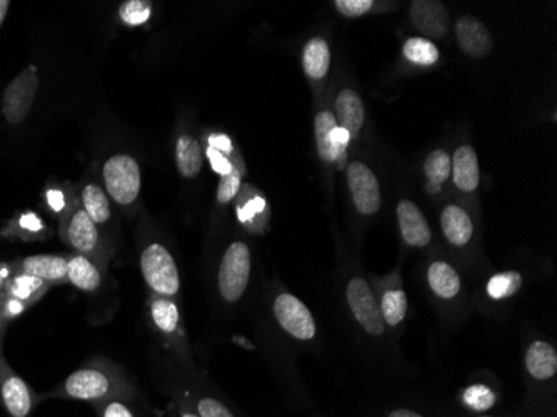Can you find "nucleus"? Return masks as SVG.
Segmentation results:
<instances>
[{"mask_svg": "<svg viewBox=\"0 0 557 417\" xmlns=\"http://www.w3.org/2000/svg\"><path fill=\"white\" fill-rule=\"evenodd\" d=\"M522 282L524 279L519 271L497 272L487 279L484 293L493 303H503V301L511 299L521 291Z\"/></svg>", "mask_w": 557, "mask_h": 417, "instance_id": "33", "label": "nucleus"}, {"mask_svg": "<svg viewBox=\"0 0 557 417\" xmlns=\"http://www.w3.org/2000/svg\"><path fill=\"white\" fill-rule=\"evenodd\" d=\"M334 5L346 17H361L371 11L374 2L372 0H336Z\"/></svg>", "mask_w": 557, "mask_h": 417, "instance_id": "39", "label": "nucleus"}, {"mask_svg": "<svg viewBox=\"0 0 557 417\" xmlns=\"http://www.w3.org/2000/svg\"><path fill=\"white\" fill-rule=\"evenodd\" d=\"M459 46L471 58H484L493 50V39L486 25L471 15H462L456 22Z\"/></svg>", "mask_w": 557, "mask_h": 417, "instance_id": "19", "label": "nucleus"}, {"mask_svg": "<svg viewBox=\"0 0 557 417\" xmlns=\"http://www.w3.org/2000/svg\"><path fill=\"white\" fill-rule=\"evenodd\" d=\"M304 72L309 79L321 81L327 75L331 68V49L322 37H314L304 47Z\"/></svg>", "mask_w": 557, "mask_h": 417, "instance_id": "31", "label": "nucleus"}, {"mask_svg": "<svg viewBox=\"0 0 557 417\" xmlns=\"http://www.w3.org/2000/svg\"><path fill=\"white\" fill-rule=\"evenodd\" d=\"M429 291L441 303H456L465 293L461 272L446 259L431 260L425 269Z\"/></svg>", "mask_w": 557, "mask_h": 417, "instance_id": "15", "label": "nucleus"}, {"mask_svg": "<svg viewBox=\"0 0 557 417\" xmlns=\"http://www.w3.org/2000/svg\"><path fill=\"white\" fill-rule=\"evenodd\" d=\"M146 310L150 329L161 339L164 347L172 351L181 363L190 368L193 360H190L189 341H187L183 312L177 299L147 293Z\"/></svg>", "mask_w": 557, "mask_h": 417, "instance_id": "4", "label": "nucleus"}, {"mask_svg": "<svg viewBox=\"0 0 557 417\" xmlns=\"http://www.w3.org/2000/svg\"><path fill=\"white\" fill-rule=\"evenodd\" d=\"M250 279H252V250L244 241H234L222 253L218 275H215V285L222 303H239L249 290Z\"/></svg>", "mask_w": 557, "mask_h": 417, "instance_id": "5", "label": "nucleus"}, {"mask_svg": "<svg viewBox=\"0 0 557 417\" xmlns=\"http://www.w3.org/2000/svg\"><path fill=\"white\" fill-rule=\"evenodd\" d=\"M37 397L17 372L12 369L4 356H0V403L11 417H30Z\"/></svg>", "mask_w": 557, "mask_h": 417, "instance_id": "11", "label": "nucleus"}, {"mask_svg": "<svg viewBox=\"0 0 557 417\" xmlns=\"http://www.w3.org/2000/svg\"><path fill=\"white\" fill-rule=\"evenodd\" d=\"M139 266L140 274H143L149 293L180 299V268H177V262H175L171 250L164 244L159 241H149L144 244L140 247Z\"/></svg>", "mask_w": 557, "mask_h": 417, "instance_id": "6", "label": "nucleus"}, {"mask_svg": "<svg viewBox=\"0 0 557 417\" xmlns=\"http://www.w3.org/2000/svg\"><path fill=\"white\" fill-rule=\"evenodd\" d=\"M453 162L454 184L462 193H472L478 189L479 181H481V174H479V161L478 154L472 149L471 146H461L456 152L454 158L450 159Z\"/></svg>", "mask_w": 557, "mask_h": 417, "instance_id": "29", "label": "nucleus"}, {"mask_svg": "<svg viewBox=\"0 0 557 417\" xmlns=\"http://www.w3.org/2000/svg\"><path fill=\"white\" fill-rule=\"evenodd\" d=\"M152 15V4L147 0H127L119 8V17L129 27L147 24Z\"/></svg>", "mask_w": 557, "mask_h": 417, "instance_id": "36", "label": "nucleus"}, {"mask_svg": "<svg viewBox=\"0 0 557 417\" xmlns=\"http://www.w3.org/2000/svg\"><path fill=\"white\" fill-rule=\"evenodd\" d=\"M9 322L0 316V356H2V349H4V338L8 332Z\"/></svg>", "mask_w": 557, "mask_h": 417, "instance_id": "46", "label": "nucleus"}, {"mask_svg": "<svg viewBox=\"0 0 557 417\" xmlns=\"http://www.w3.org/2000/svg\"><path fill=\"white\" fill-rule=\"evenodd\" d=\"M27 309L29 307L25 306L21 301L14 299V297L5 296V294H2V297H0V316L8 322L21 318Z\"/></svg>", "mask_w": 557, "mask_h": 417, "instance_id": "41", "label": "nucleus"}, {"mask_svg": "<svg viewBox=\"0 0 557 417\" xmlns=\"http://www.w3.org/2000/svg\"><path fill=\"white\" fill-rule=\"evenodd\" d=\"M183 394L190 401L200 417H239L233 406L214 393L202 391V389H196V391L186 389Z\"/></svg>", "mask_w": 557, "mask_h": 417, "instance_id": "32", "label": "nucleus"}, {"mask_svg": "<svg viewBox=\"0 0 557 417\" xmlns=\"http://www.w3.org/2000/svg\"><path fill=\"white\" fill-rule=\"evenodd\" d=\"M208 146L214 147V149L221 150V152L227 154V156L236 154L233 140H231L230 136H225V134H212V136H209Z\"/></svg>", "mask_w": 557, "mask_h": 417, "instance_id": "43", "label": "nucleus"}, {"mask_svg": "<svg viewBox=\"0 0 557 417\" xmlns=\"http://www.w3.org/2000/svg\"><path fill=\"white\" fill-rule=\"evenodd\" d=\"M528 400L515 417H557V351L546 339H534L524 353Z\"/></svg>", "mask_w": 557, "mask_h": 417, "instance_id": "2", "label": "nucleus"}, {"mask_svg": "<svg viewBox=\"0 0 557 417\" xmlns=\"http://www.w3.org/2000/svg\"><path fill=\"white\" fill-rule=\"evenodd\" d=\"M49 284L34 278V275L24 274V272H12L4 282L5 296L21 301L29 309L40 303V299L49 293Z\"/></svg>", "mask_w": 557, "mask_h": 417, "instance_id": "28", "label": "nucleus"}, {"mask_svg": "<svg viewBox=\"0 0 557 417\" xmlns=\"http://www.w3.org/2000/svg\"><path fill=\"white\" fill-rule=\"evenodd\" d=\"M0 236L21 241H46L52 236V229L44 221L42 216L24 211L9 219L8 224L0 229Z\"/></svg>", "mask_w": 557, "mask_h": 417, "instance_id": "25", "label": "nucleus"}, {"mask_svg": "<svg viewBox=\"0 0 557 417\" xmlns=\"http://www.w3.org/2000/svg\"><path fill=\"white\" fill-rule=\"evenodd\" d=\"M347 182L359 214L374 216L381 209V189L374 172L364 162H352L347 168Z\"/></svg>", "mask_w": 557, "mask_h": 417, "instance_id": "13", "label": "nucleus"}, {"mask_svg": "<svg viewBox=\"0 0 557 417\" xmlns=\"http://www.w3.org/2000/svg\"><path fill=\"white\" fill-rule=\"evenodd\" d=\"M336 121L339 127L349 133V136H358L364 125V102L356 90L343 89L337 94Z\"/></svg>", "mask_w": 557, "mask_h": 417, "instance_id": "27", "label": "nucleus"}, {"mask_svg": "<svg viewBox=\"0 0 557 417\" xmlns=\"http://www.w3.org/2000/svg\"><path fill=\"white\" fill-rule=\"evenodd\" d=\"M272 318L284 334L297 343H311L318 335V324L311 310L299 297L278 291L271 304Z\"/></svg>", "mask_w": 557, "mask_h": 417, "instance_id": "10", "label": "nucleus"}, {"mask_svg": "<svg viewBox=\"0 0 557 417\" xmlns=\"http://www.w3.org/2000/svg\"><path fill=\"white\" fill-rule=\"evenodd\" d=\"M500 391L490 381H472L459 393V409L465 414H487L499 404Z\"/></svg>", "mask_w": 557, "mask_h": 417, "instance_id": "22", "label": "nucleus"}, {"mask_svg": "<svg viewBox=\"0 0 557 417\" xmlns=\"http://www.w3.org/2000/svg\"><path fill=\"white\" fill-rule=\"evenodd\" d=\"M102 181L109 199L122 209H134L139 203L143 175L139 162L131 154H114L102 165Z\"/></svg>", "mask_w": 557, "mask_h": 417, "instance_id": "7", "label": "nucleus"}, {"mask_svg": "<svg viewBox=\"0 0 557 417\" xmlns=\"http://www.w3.org/2000/svg\"><path fill=\"white\" fill-rule=\"evenodd\" d=\"M11 5L12 4L9 0H0V29H2V25H4L5 19H8Z\"/></svg>", "mask_w": 557, "mask_h": 417, "instance_id": "45", "label": "nucleus"}, {"mask_svg": "<svg viewBox=\"0 0 557 417\" xmlns=\"http://www.w3.org/2000/svg\"><path fill=\"white\" fill-rule=\"evenodd\" d=\"M441 228H443L444 237L449 246L456 247V249H466L474 240L475 231L472 219L461 206H456V204L444 207L443 214H441Z\"/></svg>", "mask_w": 557, "mask_h": 417, "instance_id": "21", "label": "nucleus"}, {"mask_svg": "<svg viewBox=\"0 0 557 417\" xmlns=\"http://www.w3.org/2000/svg\"><path fill=\"white\" fill-rule=\"evenodd\" d=\"M453 171V162L446 150L437 149L429 154L424 162V172L429 179V189L440 191L444 182L450 177Z\"/></svg>", "mask_w": 557, "mask_h": 417, "instance_id": "34", "label": "nucleus"}, {"mask_svg": "<svg viewBox=\"0 0 557 417\" xmlns=\"http://www.w3.org/2000/svg\"><path fill=\"white\" fill-rule=\"evenodd\" d=\"M404 56L412 64L433 65L440 61V50L424 37H412L404 44Z\"/></svg>", "mask_w": 557, "mask_h": 417, "instance_id": "35", "label": "nucleus"}, {"mask_svg": "<svg viewBox=\"0 0 557 417\" xmlns=\"http://www.w3.org/2000/svg\"><path fill=\"white\" fill-rule=\"evenodd\" d=\"M379 417H437L428 413V409L416 406H394L383 410Z\"/></svg>", "mask_w": 557, "mask_h": 417, "instance_id": "42", "label": "nucleus"}, {"mask_svg": "<svg viewBox=\"0 0 557 417\" xmlns=\"http://www.w3.org/2000/svg\"><path fill=\"white\" fill-rule=\"evenodd\" d=\"M397 222L404 243L414 249H424L433 241V231L421 209L412 200L397 204Z\"/></svg>", "mask_w": 557, "mask_h": 417, "instance_id": "17", "label": "nucleus"}, {"mask_svg": "<svg viewBox=\"0 0 557 417\" xmlns=\"http://www.w3.org/2000/svg\"><path fill=\"white\" fill-rule=\"evenodd\" d=\"M52 397L86 401L94 406H100L111 401L133 403L137 397V391L121 366L104 357H94L40 400Z\"/></svg>", "mask_w": 557, "mask_h": 417, "instance_id": "1", "label": "nucleus"}, {"mask_svg": "<svg viewBox=\"0 0 557 417\" xmlns=\"http://www.w3.org/2000/svg\"><path fill=\"white\" fill-rule=\"evenodd\" d=\"M96 410L99 417H137L136 410L129 406V403H122V401L100 404L96 406Z\"/></svg>", "mask_w": 557, "mask_h": 417, "instance_id": "40", "label": "nucleus"}, {"mask_svg": "<svg viewBox=\"0 0 557 417\" xmlns=\"http://www.w3.org/2000/svg\"><path fill=\"white\" fill-rule=\"evenodd\" d=\"M77 203H79V194H77V187L72 182H61L52 179L44 187V207L58 221H61L65 214H69Z\"/></svg>", "mask_w": 557, "mask_h": 417, "instance_id": "26", "label": "nucleus"}, {"mask_svg": "<svg viewBox=\"0 0 557 417\" xmlns=\"http://www.w3.org/2000/svg\"><path fill=\"white\" fill-rule=\"evenodd\" d=\"M108 272L96 260L83 254H67V284L74 285L81 293L92 294L104 285Z\"/></svg>", "mask_w": 557, "mask_h": 417, "instance_id": "18", "label": "nucleus"}, {"mask_svg": "<svg viewBox=\"0 0 557 417\" xmlns=\"http://www.w3.org/2000/svg\"><path fill=\"white\" fill-rule=\"evenodd\" d=\"M174 409L175 416L177 417H200L199 413H197V410L194 409L193 404H190V401L187 400V397L184 396L183 393L177 394V396H175Z\"/></svg>", "mask_w": 557, "mask_h": 417, "instance_id": "44", "label": "nucleus"}, {"mask_svg": "<svg viewBox=\"0 0 557 417\" xmlns=\"http://www.w3.org/2000/svg\"><path fill=\"white\" fill-rule=\"evenodd\" d=\"M465 417H504V416H497V414H466ZM515 417V416H511Z\"/></svg>", "mask_w": 557, "mask_h": 417, "instance_id": "47", "label": "nucleus"}, {"mask_svg": "<svg viewBox=\"0 0 557 417\" xmlns=\"http://www.w3.org/2000/svg\"><path fill=\"white\" fill-rule=\"evenodd\" d=\"M375 299L379 310L383 315L387 329H399L404 324L409 312L408 294L403 290V282L397 272H391L386 278L375 281Z\"/></svg>", "mask_w": 557, "mask_h": 417, "instance_id": "12", "label": "nucleus"}, {"mask_svg": "<svg viewBox=\"0 0 557 417\" xmlns=\"http://www.w3.org/2000/svg\"><path fill=\"white\" fill-rule=\"evenodd\" d=\"M12 272H24L54 285L67 284V256L62 254H34L9 262Z\"/></svg>", "mask_w": 557, "mask_h": 417, "instance_id": "14", "label": "nucleus"}, {"mask_svg": "<svg viewBox=\"0 0 557 417\" xmlns=\"http://www.w3.org/2000/svg\"><path fill=\"white\" fill-rule=\"evenodd\" d=\"M315 143H318L319 158L324 162L339 161L344 150L349 146L350 136L347 131L339 127L336 115L331 111H322L315 115Z\"/></svg>", "mask_w": 557, "mask_h": 417, "instance_id": "16", "label": "nucleus"}, {"mask_svg": "<svg viewBox=\"0 0 557 417\" xmlns=\"http://www.w3.org/2000/svg\"><path fill=\"white\" fill-rule=\"evenodd\" d=\"M79 203L90 219L99 225L102 231L112 224V206L108 193L97 184L96 181H84L77 187Z\"/></svg>", "mask_w": 557, "mask_h": 417, "instance_id": "23", "label": "nucleus"}, {"mask_svg": "<svg viewBox=\"0 0 557 417\" xmlns=\"http://www.w3.org/2000/svg\"><path fill=\"white\" fill-rule=\"evenodd\" d=\"M39 72V65L29 64L5 86L0 111L5 124L11 127H18L29 118L40 89Z\"/></svg>", "mask_w": 557, "mask_h": 417, "instance_id": "9", "label": "nucleus"}, {"mask_svg": "<svg viewBox=\"0 0 557 417\" xmlns=\"http://www.w3.org/2000/svg\"><path fill=\"white\" fill-rule=\"evenodd\" d=\"M344 296H346L350 316L359 329L369 338L383 339L386 335L387 326L384 324L383 315L379 310L371 282L361 274L350 275L346 281Z\"/></svg>", "mask_w": 557, "mask_h": 417, "instance_id": "8", "label": "nucleus"}, {"mask_svg": "<svg viewBox=\"0 0 557 417\" xmlns=\"http://www.w3.org/2000/svg\"><path fill=\"white\" fill-rule=\"evenodd\" d=\"M202 150L199 140L190 134H184L175 143V165L184 179H194L202 171Z\"/></svg>", "mask_w": 557, "mask_h": 417, "instance_id": "30", "label": "nucleus"}, {"mask_svg": "<svg viewBox=\"0 0 557 417\" xmlns=\"http://www.w3.org/2000/svg\"><path fill=\"white\" fill-rule=\"evenodd\" d=\"M59 234L71 247L72 253L90 257L106 272L109 271V265L114 257V246L109 241L108 232L102 231L87 216L81 203L75 204L74 209L59 221Z\"/></svg>", "mask_w": 557, "mask_h": 417, "instance_id": "3", "label": "nucleus"}, {"mask_svg": "<svg viewBox=\"0 0 557 417\" xmlns=\"http://www.w3.org/2000/svg\"><path fill=\"white\" fill-rule=\"evenodd\" d=\"M240 186H243V162L239 159L230 174L222 175L218 187V203L230 204L231 200L236 199L239 196Z\"/></svg>", "mask_w": 557, "mask_h": 417, "instance_id": "37", "label": "nucleus"}, {"mask_svg": "<svg viewBox=\"0 0 557 417\" xmlns=\"http://www.w3.org/2000/svg\"><path fill=\"white\" fill-rule=\"evenodd\" d=\"M411 19L416 29L431 39H441L449 30V14L440 2H412Z\"/></svg>", "mask_w": 557, "mask_h": 417, "instance_id": "20", "label": "nucleus"}, {"mask_svg": "<svg viewBox=\"0 0 557 417\" xmlns=\"http://www.w3.org/2000/svg\"><path fill=\"white\" fill-rule=\"evenodd\" d=\"M208 159L211 162L212 171L218 172L222 177V175L230 174L233 171L234 165H236L240 158L237 154L227 156V154L208 146Z\"/></svg>", "mask_w": 557, "mask_h": 417, "instance_id": "38", "label": "nucleus"}, {"mask_svg": "<svg viewBox=\"0 0 557 417\" xmlns=\"http://www.w3.org/2000/svg\"><path fill=\"white\" fill-rule=\"evenodd\" d=\"M268 211L265 197L250 186L244 187L243 196L239 197L236 207L240 224L252 234H261L268 225Z\"/></svg>", "mask_w": 557, "mask_h": 417, "instance_id": "24", "label": "nucleus"}, {"mask_svg": "<svg viewBox=\"0 0 557 417\" xmlns=\"http://www.w3.org/2000/svg\"><path fill=\"white\" fill-rule=\"evenodd\" d=\"M4 275L0 274V297H2V294H4Z\"/></svg>", "mask_w": 557, "mask_h": 417, "instance_id": "48", "label": "nucleus"}]
</instances>
